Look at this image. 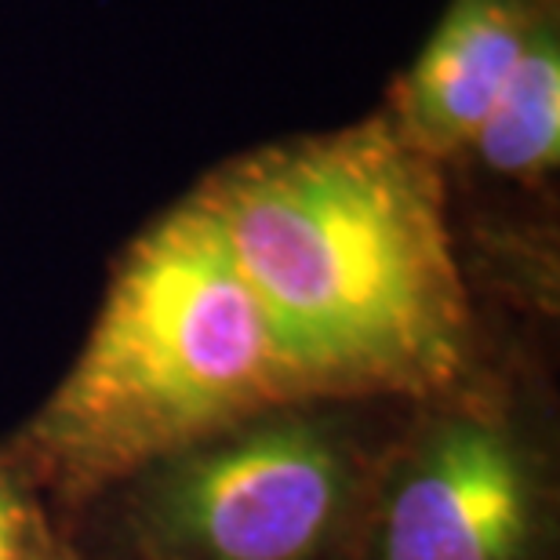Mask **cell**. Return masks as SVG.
<instances>
[{"mask_svg": "<svg viewBox=\"0 0 560 560\" xmlns=\"http://www.w3.org/2000/svg\"><path fill=\"white\" fill-rule=\"evenodd\" d=\"M320 394H433L469 353L441 164L378 114L237 156L194 194Z\"/></svg>", "mask_w": 560, "mask_h": 560, "instance_id": "cell-1", "label": "cell"}, {"mask_svg": "<svg viewBox=\"0 0 560 560\" xmlns=\"http://www.w3.org/2000/svg\"><path fill=\"white\" fill-rule=\"evenodd\" d=\"M560 0H452L389 92L386 120L422 156H463L499 106L532 33Z\"/></svg>", "mask_w": 560, "mask_h": 560, "instance_id": "cell-5", "label": "cell"}, {"mask_svg": "<svg viewBox=\"0 0 560 560\" xmlns=\"http://www.w3.org/2000/svg\"><path fill=\"white\" fill-rule=\"evenodd\" d=\"M469 156L491 175L513 183H539L560 156V4L546 11L532 33L528 51L491 109L485 128L469 142ZM463 153V156H466Z\"/></svg>", "mask_w": 560, "mask_h": 560, "instance_id": "cell-6", "label": "cell"}, {"mask_svg": "<svg viewBox=\"0 0 560 560\" xmlns=\"http://www.w3.org/2000/svg\"><path fill=\"white\" fill-rule=\"evenodd\" d=\"M528 510V474L506 436L452 425L389 502L383 560H517Z\"/></svg>", "mask_w": 560, "mask_h": 560, "instance_id": "cell-4", "label": "cell"}, {"mask_svg": "<svg viewBox=\"0 0 560 560\" xmlns=\"http://www.w3.org/2000/svg\"><path fill=\"white\" fill-rule=\"evenodd\" d=\"M0 560H22V521L4 495H0Z\"/></svg>", "mask_w": 560, "mask_h": 560, "instance_id": "cell-7", "label": "cell"}, {"mask_svg": "<svg viewBox=\"0 0 560 560\" xmlns=\"http://www.w3.org/2000/svg\"><path fill=\"white\" fill-rule=\"evenodd\" d=\"M346 469L310 425H262L189 455L156 499L161 535L197 560H306L331 532Z\"/></svg>", "mask_w": 560, "mask_h": 560, "instance_id": "cell-3", "label": "cell"}, {"mask_svg": "<svg viewBox=\"0 0 560 560\" xmlns=\"http://www.w3.org/2000/svg\"><path fill=\"white\" fill-rule=\"evenodd\" d=\"M302 397L310 383L189 197L125 252L30 452L62 485L95 488Z\"/></svg>", "mask_w": 560, "mask_h": 560, "instance_id": "cell-2", "label": "cell"}]
</instances>
